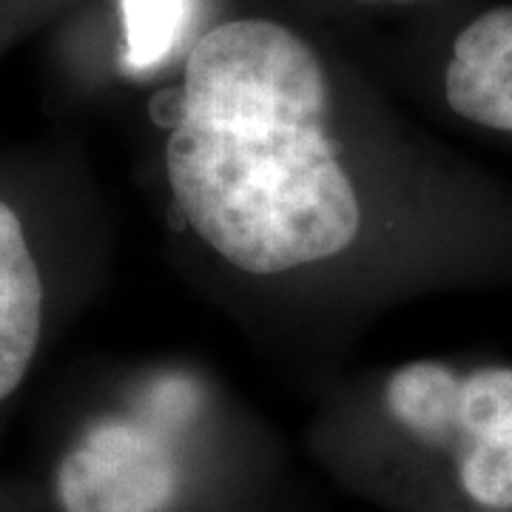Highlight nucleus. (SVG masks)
Here are the masks:
<instances>
[{
  "instance_id": "obj_5",
  "label": "nucleus",
  "mask_w": 512,
  "mask_h": 512,
  "mask_svg": "<svg viewBox=\"0 0 512 512\" xmlns=\"http://www.w3.org/2000/svg\"><path fill=\"white\" fill-rule=\"evenodd\" d=\"M444 97L461 120L512 134V6L490 9L458 32Z\"/></svg>"
},
{
  "instance_id": "obj_6",
  "label": "nucleus",
  "mask_w": 512,
  "mask_h": 512,
  "mask_svg": "<svg viewBox=\"0 0 512 512\" xmlns=\"http://www.w3.org/2000/svg\"><path fill=\"white\" fill-rule=\"evenodd\" d=\"M131 60L140 66L165 57L183 37L188 0H123Z\"/></svg>"
},
{
  "instance_id": "obj_2",
  "label": "nucleus",
  "mask_w": 512,
  "mask_h": 512,
  "mask_svg": "<svg viewBox=\"0 0 512 512\" xmlns=\"http://www.w3.org/2000/svg\"><path fill=\"white\" fill-rule=\"evenodd\" d=\"M202 407L200 384L168 373L89 413L57 447L43 504L49 512H183L200 481Z\"/></svg>"
},
{
  "instance_id": "obj_3",
  "label": "nucleus",
  "mask_w": 512,
  "mask_h": 512,
  "mask_svg": "<svg viewBox=\"0 0 512 512\" xmlns=\"http://www.w3.org/2000/svg\"><path fill=\"white\" fill-rule=\"evenodd\" d=\"M376 424L407 450L444 458L478 510H512V367L407 362L379 384Z\"/></svg>"
},
{
  "instance_id": "obj_8",
  "label": "nucleus",
  "mask_w": 512,
  "mask_h": 512,
  "mask_svg": "<svg viewBox=\"0 0 512 512\" xmlns=\"http://www.w3.org/2000/svg\"><path fill=\"white\" fill-rule=\"evenodd\" d=\"M359 3H419V0H359Z\"/></svg>"
},
{
  "instance_id": "obj_4",
  "label": "nucleus",
  "mask_w": 512,
  "mask_h": 512,
  "mask_svg": "<svg viewBox=\"0 0 512 512\" xmlns=\"http://www.w3.org/2000/svg\"><path fill=\"white\" fill-rule=\"evenodd\" d=\"M52 319V279L35 225L0 185V410L29 382Z\"/></svg>"
},
{
  "instance_id": "obj_1",
  "label": "nucleus",
  "mask_w": 512,
  "mask_h": 512,
  "mask_svg": "<svg viewBox=\"0 0 512 512\" xmlns=\"http://www.w3.org/2000/svg\"><path fill=\"white\" fill-rule=\"evenodd\" d=\"M160 168L180 228L251 282L336 274L384 225V157L348 134L328 63L282 20H222L188 46Z\"/></svg>"
},
{
  "instance_id": "obj_7",
  "label": "nucleus",
  "mask_w": 512,
  "mask_h": 512,
  "mask_svg": "<svg viewBox=\"0 0 512 512\" xmlns=\"http://www.w3.org/2000/svg\"><path fill=\"white\" fill-rule=\"evenodd\" d=\"M0 512H35V504L23 501L18 495H9L0 490Z\"/></svg>"
}]
</instances>
